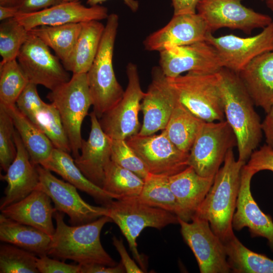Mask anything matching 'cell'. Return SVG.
Here are the masks:
<instances>
[{
  "label": "cell",
  "instance_id": "6da1fadb",
  "mask_svg": "<svg viewBox=\"0 0 273 273\" xmlns=\"http://www.w3.org/2000/svg\"><path fill=\"white\" fill-rule=\"evenodd\" d=\"M217 75L225 120L237 139L238 159L246 162L261 140L260 119L238 73L222 67Z\"/></svg>",
  "mask_w": 273,
  "mask_h": 273
},
{
  "label": "cell",
  "instance_id": "7a4b0ae2",
  "mask_svg": "<svg viewBox=\"0 0 273 273\" xmlns=\"http://www.w3.org/2000/svg\"><path fill=\"white\" fill-rule=\"evenodd\" d=\"M54 217L56 227L49 246L48 256L63 261L72 260L80 265L99 264L113 266L117 264L104 249L100 240L104 226L113 222L108 216L70 226L64 222V213L56 210Z\"/></svg>",
  "mask_w": 273,
  "mask_h": 273
},
{
  "label": "cell",
  "instance_id": "3957f363",
  "mask_svg": "<svg viewBox=\"0 0 273 273\" xmlns=\"http://www.w3.org/2000/svg\"><path fill=\"white\" fill-rule=\"evenodd\" d=\"M246 162L236 160L233 149L228 151L223 165L214 176L213 183L195 215L208 221L213 232L225 242L235 234L232 220Z\"/></svg>",
  "mask_w": 273,
  "mask_h": 273
},
{
  "label": "cell",
  "instance_id": "277c9868",
  "mask_svg": "<svg viewBox=\"0 0 273 273\" xmlns=\"http://www.w3.org/2000/svg\"><path fill=\"white\" fill-rule=\"evenodd\" d=\"M118 20L117 14L109 15L98 53L86 73L93 111L98 119L116 105L124 93L116 79L113 66Z\"/></svg>",
  "mask_w": 273,
  "mask_h": 273
},
{
  "label": "cell",
  "instance_id": "5b68a950",
  "mask_svg": "<svg viewBox=\"0 0 273 273\" xmlns=\"http://www.w3.org/2000/svg\"><path fill=\"white\" fill-rule=\"evenodd\" d=\"M105 207L107 216L118 226L136 263L146 272L144 259L138 249V237L146 228L160 230L169 224L178 223V217L170 212L142 203L138 197L113 200Z\"/></svg>",
  "mask_w": 273,
  "mask_h": 273
},
{
  "label": "cell",
  "instance_id": "8992f818",
  "mask_svg": "<svg viewBox=\"0 0 273 273\" xmlns=\"http://www.w3.org/2000/svg\"><path fill=\"white\" fill-rule=\"evenodd\" d=\"M47 98L59 111L75 159L83 140L82 123L93 106L86 73L73 74L69 81L51 90Z\"/></svg>",
  "mask_w": 273,
  "mask_h": 273
},
{
  "label": "cell",
  "instance_id": "52a82bcc",
  "mask_svg": "<svg viewBox=\"0 0 273 273\" xmlns=\"http://www.w3.org/2000/svg\"><path fill=\"white\" fill-rule=\"evenodd\" d=\"M167 78L179 101L195 116L205 122L225 120L217 72H187Z\"/></svg>",
  "mask_w": 273,
  "mask_h": 273
},
{
  "label": "cell",
  "instance_id": "ba28073f",
  "mask_svg": "<svg viewBox=\"0 0 273 273\" xmlns=\"http://www.w3.org/2000/svg\"><path fill=\"white\" fill-rule=\"evenodd\" d=\"M237 144L236 135L226 120L204 122L190 151L188 166L202 176L214 177L227 152Z\"/></svg>",
  "mask_w": 273,
  "mask_h": 273
},
{
  "label": "cell",
  "instance_id": "9c48e42d",
  "mask_svg": "<svg viewBox=\"0 0 273 273\" xmlns=\"http://www.w3.org/2000/svg\"><path fill=\"white\" fill-rule=\"evenodd\" d=\"M127 84L122 99L99 119L104 132L111 140H126L138 134L141 126L139 113L145 94L142 89L136 65L126 66Z\"/></svg>",
  "mask_w": 273,
  "mask_h": 273
},
{
  "label": "cell",
  "instance_id": "30bf717a",
  "mask_svg": "<svg viewBox=\"0 0 273 273\" xmlns=\"http://www.w3.org/2000/svg\"><path fill=\"white\" fill-rule=\"evenodd\" d=\"M178 224L201 273L231 272L224 244L212 230L207 220L194 215L191 222L178 218Z\"/></svg>",
  "mask_w": 273,
  "mask_h": 273
},
{
  "label": "cell",
  "instance_id": "8fae6325",
  "mask_svg": "<svg viewBox=\"0 0 273 273\" xmlns=\"http://www.w3.org/2000/svg\"><path fill=\"white\" fill-rule=\"evenodd\" d=\"M36 166L39 176L36 190L44 192L51 198L56 209L69 216L71 225L87 223L107 215L106 207L90 205L80 197L75 186L58 178L41 165Z\"/></svg>",
  "mask_w": 273,
  "mask_h": 273
},
{
  "label": "cell",
  "instance_id": "7c38bea8",
  "mask_svg": "<svg viewBox=\"0 0 273 273\" xmlns=\"http://www.w3.org/2000/svg\"><path fill=\"white\" fill-rule=\"evenodd\" d=\"M242 0H201L196 8L212 33L222 28L238 29L251 34L273 21L269 16L255 12L241 3Z\"/></svg>",
  "mask_w": 273,
  "mask_h": 273
},
{
  "label": "cell",
  "instance_id": "4fadbf2b",
  "mask_svg": "<svg viewBox=\"0 0 273 273\" xmlns=\"http://www.w3.org/2000/svg\"><path fill=\"white\" fill-rule=\"evenodd\" d=\"M17 61L29 82L53 90L70 79L59 58L38 37L29 32Z\"/></svg>",
  "mask_w": 273,
  "mask_h": 273
},
{
  "label": "cell",
  "instance_id": "5bb4252c",
  "mask_svg": "<svg viewBox=\"0 0 273 273\" xmlns=\"http://www.w3.org/2000/svg\"><path fill=\"white\" fill-rule=\"evenodd\" d=\"M126 141L143 160L149 173L169 176L188 166L189 153L178 149L163 130L157 135L138 133Z\"/></svg>",
  "mask_w": 273,
  "mask_h": 273
},
{
  "label": "cell",
  "instance_id": "9a60e30c",
  "mask_svg": "<svg viewBox=\"0 0 273 273\" xmlns=\"http://www.w3.org/2000/svg\"><path fill=\"white\" fill-rule=\"evenodd\" d=\"M205 41L215 49L222 67L238 73L256 57L273 51V21L253 36L230 34L215 37L209 33Z\"/></svg>",
  "mask_w": 273,
  "mask_h": 273
},
{
  "label": "cell",
  "instance_id": "2e32d148",
  "mask_svg": "<svg viewBox=\"0 0 273 273\" xmlns=\"http://www.w3.org/2000/svg\"><path fill=\"white\" fill-rule=\"evenodd\" d=\"M159 63L168 78L186 72L213 74L222 68L217 52L205 41L168 47L159 52Z\"/></svg>",
  "mask_w": 273,
  "mask_h": 273
},
{
  "label": "cell",
  "instance_id": "e0dca14e",
  "mask_svg": "<svg viewBox=\"0 0 273 273\" xmlns=\"http://www.w3.org/2000/svg\"><path fill=\"white\" fill-rule=\"evenodd\" d=\"M178 101L160 67H153L151 82L141 102L143 120L138 134L149 135L164 129Z\"/></svg>",
  "mask_w": 273,
  "mask_h": 273
},
{
  "label": "cell",
  "instance_id": "ac0fdd59",
  "mask_svg": "<svg viewBox=\"0 0 273 273\" xmlns=\"http://www.w3.org/2000/svg\"><path fill=\"white\" fill-rule=\"evenodd\" d=\"M209 33L205 21L197 13L173 15L166 25L149 35L143 43L146 50L160 52L169 47L204 41Z\"/></svg>",
  "mask_w": 273,
  "mask_h": 273
},
{
  "label": "cell",
  "instance_id": "d6986e66",
  "mask_svg": "<svg viewBox=\"0 0 273 273\" xmlns=\"http://www.w3.org/2000/svg\"><path fill=\"white\" fill-rule=\"evenodd\" d=\"M255 174L246 164L243 166L232 226L233 230L237 231L247 227L252 237L266 238L269 247L273 251L272 219L270 215L265 214L260 209L251 192V180Z\"/></svg>",
  "mask_w": 273,
  "mask_h": 273
},
{
  "label": "cell",
  "instance_id": "ffe728a7",
  "mask_svg": "<svg viewBox=\"0 0 273 273\" xmlns=\"http://www.w3.org/2000/svg\"><path fill=\"white\" fill-rule=\"evenodd\" d=\"M108 16V9L103 6L86 7L79 2H63L37 12L19 14L14 18L29 31L40 26L100 21Z\"/></svg>",
  "mask_w": 273,
  "mask_h": 273
},
{
  "label": "cell",
  "instance_id": "44dd1931",
  "mask_svg": "<svg viewBox=\"0 0 273 273\" xmlns=\"http://www.w3.org/2000/svg\"><path fill=\"white\" fill-rule=\"evenodd\" d=\"M14 141L17 150L15 158L6 173L1 174V179L7 183L5 196L1 201V210L25 198L37 189L39 183L36 166L31 162L28 152L16 129Z\"/></svg>",
  "mask_w": 273,
  "mask_h": 273
},
{
  "label": "cell",
  "instance_id": "7402d4cb",
  "mask_svg": "<svg viewBox=\"0 0 273 273\" xmlns=\"http://www.w3.org/2000/svg\"><path fill=\"white\" fill-rule=\"evenodd\" d=\"M89 116V134L87 140L83 139L80 153L74 162L85 177L102 188L105 169L111 160V139L102 129L94 111Z\"/></svg>",
  "mask_w": 273,
  "mask_h": 273
},
{
  "label": "cell",
  "instance_id": "603a6c76",
  "mask_svg": "<svg viewBox=\"0 0 273 273\" xmlns=\"http://www.w3.org/2000/svg\"><path fill=\"white\" fill-rule=\"evenodd\" d=\"M52 202L44 192L35 190L24 199L1 211L8 218L52 236L55 232L52 218L57 210Z\"/></svg>",
  "mask_w": 273,
  "mask_h": 273
},
{
  "label": "cell",
  "instance_id": "cb8c5ba5",
  "mask_svg": "<svg viewBox=\"0 0 273 273\" xmlns=\"http://www.w3.org/2000/svg\"><path fill=\"white\" fill-rule=\"evenodd\" d=\"M238 74L254 105L267 113L273 105V51L255 58Z\"/></svg>",
  "mask_w": 273,
  "mask_h": 273
},
{
  "label": "cell",
  "instance_id": "d4e9b609",
  "mask_svg": "<svg viewBox=\"0 0 273 273\" xmlns=\"http://www.w3.org/2000/svg\"><path fill=\"white\" fill-rule=\"evenodd\" d=\"M214 178L202 176L190 166L169 176L170 188L190 221L210 189Z\"/></svg>",
  "mask_w": 273,
  "mask_h": 273
},
{
  "label": "cell",
  "instance_id": "484cf974",
  "mask_svg": "<svg viewBox=\"0 0 273 273\" xmlns=\"http://www.w3.org/2000/svg\"><path fill=\"white\" fill-rule=\"evenodd\" d=\"M40 165L58 174L103 206L115 199L112 195L85 177L76 165L74 159L67 152L54 148L50 157Z\"/></svg>",
  "mask_w": 273,
  "mask_h": 273
},
{
  "label": "cell",
  "instance_id": "4316f807",
  "mask_svg": "<svg viewBox=\"0 0 273 273\" xmlns=\"http://www.w3.org/2000/svg\"><path fill=\"white\" fill-rule=\"evenodd\" d=\"M52 236L30 225L0 215V240L41 257L48 255Z\"/></svg>",
  "mask_w": 273,
  "mask_h": 273
},
{
  "label": "cell",
  "instance_id": "83f0119b",
  "mask_svg": "<svg viewBox=\"0 0 273 273\" xmlns=\"http://www.w3.org/2000/svg\"><path fill=\"white\" fill-rule=\"evenodd\" d=\"M105 25L99 21L81 23V28L71 57L64 68L73 74L86 73L98 53Z\"/></svg>",
  "mask_w": 273,
  "mask_h": 273
},
{
  "label": "cell",
  "instance_id": "f1b7e54d",
  "mask_svg": "<svg viewBox=\"0 0 273 273\" xmlns=\"http://www.w3.org/2000/svg\"><path fill=\"white\" fill-rule=\"evenodd\" d=\"M5 109L12 118L15 128L28 152L31 162L35 165H41L50 157L55 148L51 141L19 111L16 105Z\"/></svg>",
  "mask_w": 273,
  "mask_h": 273
},
{
  "label": "cell",
  "instance_id": "f546056e",
  "mask_svg": "<svg viewBox=\"0 0 273 273\" xmlns=\"http://www.w3.org/2000/svg\"><path fill=\"white\" fill-rule=\"evenodd\" d=\"M204 122L178 101L162 130L178 149L189 153Z\"/></svg>",
  "mask_w": 273,
  "mask_h": 273
},
{
  "label": "cell",
  "instance_id": "4dcf8cb0",
  "mask_svg": "<svg viewBox=\"0 0 273 273\" xmlns=\"http://www.w3.org/2000/svg\"><path fill=\"white\" fill-rule=\"evenodd\" d=\"M168 176L149 173L144 179L139 200L149 206L170 212L186 221L190 220L172 192Z\"/></svg>",
  "mask_w": 273,
  "mask_h": 273
},
{
  "label": "cell",
  "instance_id": "1f68e13d",
  "mask_svg": "<svg viewBox=\"0 0 273 273\" xmlns=\"http://www.w3.org/2000/svg\"><path fill=\"white\" fill-rule=\"evenodd\" d=\"M81 28V23L55 26H40L29 31L53 49L65 67L73 51Z\"/></svg>",
  "mask_w": 273,
  "mask_h": 273
},
{
  "label": "cell",
  "instance_id": "d6a6232c",
  "mask_svg": "<svg viewBox=\"0 0 273 273\" xmlns=\"http://www.w3.org/2000/svg\"><path fill=\"white\" fill-rule=\"evenodd\" d=\"M231 271L235 273H273V260L252 251L234 235L223 243Z\"/></svg>",
  "mask_w": 273,
  "mask_h": 273
},
{
  "label": "cell",
  "instance_id": "836d02e7",
  "mask_svg": "<svg viewBox=\"0 0 273 273\" xmlns=\"http://www.w3.org/2000/svg\"><path fill=\"white\" fill-rule=\"evenodd\" d=\"M144 179L112 160L105 169L102 189L115 199L138 197L144 185Z\"/></svg>",
  "mask_w": 273,
  "mask_h": 273
},
{
  "label": "cell",
  "instance_id": "e575fe53",
  "mask_svg": "<svg viewBox=\"0 0 273 273\" xmlns=\"http://www.w3.org/2000/svg\"><path fill=\"white\" fill-rule=\"evenodd\" d=\"M28 82L17 59L0 63V105L6 109L16 105Z\"/></svg>",
  "mask_w": 273,
  "mask_h": 273
},
{
  "label": "cell",
  "instance_id": "d590c367",
  "mask_svg": "<svg viewBox=\"0 0 273 273\" xmlns=\"http://www.w3.org/2000/svg\"><path fill=\"white\" fill-rule=\"evenodd\" d=\"M33 123L46 134L55 148L71 153L60 114L52 103H46L36 114Z\"/></svg>",
  "mask_w": 273,
  "mask_h": 273
},
{
  "label": "cell",
  "instance_id": "8d00e7d4",
  "mask_svg": "<svg viewBox=\"0 0 273 273\" xmlns=\"http://www.w3.org/2000/svg\"><path fill=\"white\" fill-rule=\"evenodd\" d=\"M36 255L7 243L0 246L1 273H38Z\"/></svg>",
  "mask_w": 273,
  "mask_h": 273
},
{
  "label": "cell",
  "instance_id": "74e56055",
  "mask_svg": "<svg viewBox=\"0 0 273 273\" xmlns=\"http://www.w3.org/2000/svg\"><path fill=\"white\" fill-rule=\"evenodd\" d=\"M29 31L14 18L0 24V63L16 59L19 52L29 36Z\"/></svg>",
  "mask_w": 273,
  "mask_h": 273
},
{
  "label": "cell",
  "instance_id": "f35d334b",
  "mask_svg": "<svg viewBox=\"0 0 273 273\" xmlns=\"http://www.w3.org/2000/svg\"><path fill=\"white\" fill-rule=\"evenodd\" d=\"M111 160L144 179L149 173L143 160L126 140H111Z\"/></svg>",
  "mask_w": 273,
  "mask_h": 273
},
{
  "label": "cell",
  "instance_id": "ab89813d",
  "mask_svg": "<svg viewBox=\"0 0 273 273\" xmlns=\"http://www.w3.org/2000/svg\"><path fill=\"white\" fill-rule=\"evenodd\" d=\"M15 126L7 110L0 105V164L6 172L15 158Z\"/></svg>",
  "mask_w": 273,
  "mask_h": 273
},
{
  "label": "cell",
  "instance_id": "60d3db41",
  "mask_svg": "<svg viewBox=\"0 0 273 273\" xmlns=\"http://www.w3.org/2000/svg\"><path fill=\"white\" fill-rule=\"evenodd\" d=\"M36 86L37 85L29 82L16 103L19 111L32 122L37 112L46 104L39 97Z\"/></svg>",
  "mask_w": 273,
  "mask_h": 273
},
{
  "label": "cell",
  "instance_id": "b9f144b4",
  "mask_svg": "<svg viewBox=\"0 0 273 273\" xmlns=\"http://www.w3.org/2000/svg\"><path fill=\"white\" fill-rule=\"evenodd\" d=\"M36 265L40 273H80L79 264H67L63 260L52 259L47 255L37 257Z\"/></svg>",
  "mask_w": 273,
  "mask_h": 273
},
{
  "label": "cell",
  "instance_id": "7bdbcfd3",
  "mask_svg": "<svg viewBox=\"0 0 273 273\" xmlns=\"http://www.w3.org/2000/svg\"><path fill=\"white\" fill-rule=\"evenodd\" d=\"M248 160L246 164L255 174L264 170L273 172V149L266 144L254 150Z\"/></svg>",
  "mask_w": 273,
  "mask_h": 273
},
{
  "label": "cell",
  "instance_id": "ee69618b",
  "mask_svg": "<svg viewBox=\"0 0 273 273\" xmlns=\"http://www.w3.org/2000/svg\"><path fill=\"white\" fill-rule=\"evenodd\" d=\"M63 2V0H18L15 5L20 14L37 12Z\"/></svg>",
  "mask_w": 273,
  "mask_h": 273
},
{
  "label": "cell",
  "instance_id": "f6af8a7d",
  "mask_svg": "<svg viewBox=\"0 0 273 273\" xmlns=\"http://www.w3.org/2000/svg\"><path fill=\"white\" fill-rule=\"evenodd\" d=\"M112 244L118 252L121 259L125 271L127 273H143L144 271L128 255L121 239L116 237H112Z\"/></svg>",
  "mask_w": 273,
  "mask_h": 273
},
{
  "label": "cell",
  "instance_id": "bcb514c9",
  "mask_svg": "<svg viewBox=\"0 0 273 273\" xmlns=\"http://www.w3.org/2000/svg\"><path fill=\"white\" fill-rule=\"evenodd\" d=\"M80 273H123L126 272L121 262L110 266L99 264L80 265Z\"/></svg>",
  "mask_w": 273,
  "mask_h": 273
},
{
  "label": "cell",
  "instance_id": "7dc6e473",
  "mask_svg": "<svg viewBox=\"0 0 273 273\" xmlns=\"http://www.w3.org/2000/svg\"><path fill=\"white\" fill-rule=\"evenodd\" d=\"M201 0H172L173 15L196 13V8Z\"/></svg>",
  "mask_w": 273,
  "mask_h": 273
},
{
  "label": "cell",
  "instance_id": "c3c4849f",
  "mask_svg": "<svg viewBox=\"0 0 273 273\" xmlns=\"http://www.w3.org/2000/svg\"><path fill=\"white\" fill-rule=\"evenodd\" d=\"M261 123L266 145L273 149V105Z\"/></svg>",
  "mask_w": 273,
  "mask_h": 273
},
{
  "label": "cell",
  "instance_id": "681fc988",
  "mask_svg": "<svg viewBox=\"0 0 273 273\" xmlns=\"http://www.w3.org/2000/svg\"><path fill=\"white\" fill-rule=\"evenodd\" d=\"M20 14L16 6H0V20L1 21L15 18Z\"/></svg>",
  "mask_w": 273,
  "mask_h": 273
},
{
  "label": "cell",
  "instance_id": "f907efd6",
  "mask_svg": "<svg viewBox=\"0 0 273 273\" xmlns=\"http://www.w3.org/2000/svg\"><path fill=\"white\" fill-rule=\"evenodd\" d=\"M107 0H87L86 4L89 6L99 5ZM124 4L133 12H136L139 8V2L135 0H122Z\"/></svg>",
  "mask_w": 273,
  "mask_h": 273
},
{
  "label": "cell",
  "instance_id": "816d5d0a",
  "mask_svg": "<svg viewBox=\"0 0 273 273\" xmlns=\"http://www.w3.org/2000/svg\"><path fill=\"white\" fill-rule=\"evenodd\" d=\"M18 0H0V6H15Z\"/></svg>",
  "mask_w": 273,
  "mask_h": 273
},
{
  "label": "cell",
  "instance_id": "f5cc1de1",
  "mask_svg": "<svg viewBox=\"0 0 273 273\" xmlns=\"http://www.w3.org/2000/svg\"><path fill=\"white\" fill-rule=\"evenodd\" d=\"M265 2L267 7L273 11V0H266Z\"/></svg>",
  "mask_w": 273,
  "mask_h": 273
},
{
  "label": "cell",
  "instance_id": "db71d44e",
  "mask_svg": "<svg viewBox=\"0 0 273 273\" xmlns=\"http://www.w3.org/2000/svg\"><path fill=\"white\" fill-rule=\"evenodd\" d=\"M80 0H63L64 2H79Z\"/></svg>",
  "mask_w": 273,
  "mask_h": 273
},
{
  "label": "cell",
  "instance_id": "11a10c76",
  "mask_svg": "<svg viewBox=\"0 0 273 273\" xmlns=\"http://www.w3.org/2000/svg\"><path fill=\"white\" fill-rule=\"evenodd\" d=\"M261 1H265L266 0H261Z\"/></svg>",
  "mask_w": 273,
  "mask_h": 273
}]
</instances>
